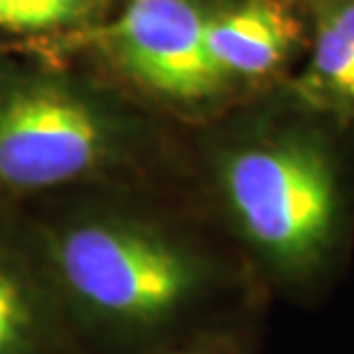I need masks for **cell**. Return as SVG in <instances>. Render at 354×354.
Masks as SVG:
<instances>
[{
  "label": "cell",
  "mask_w": 354,
  "mask_h": 354,
  "mask_svg": "<svg viewBox=\"0 0 354 354\" xmlns=\"http://www.w3.org/2000/svg\"><path fill=\"white\" fill-rule=\"evenodd\" d=\"M265 315L256 310L140 354H265Z\"/></svg>",
  "instance_id": "ba28073f"
},
{
  "label": "cell",
  "mask_w": 354,
  "mask_h": 354,
  "mask_svg": "<svg viewBox=\"0 0 354 354\" xmlns=\"http://www.w3.org/2000/svg\"><path fill=\"white\" fill-rule=\"evenodd\" d=\"M299 97L315 111L354 120V0H322L313 60Z\"/></svg>",
  "instance_id": "52a82bcc"
},
{
  "label": "cell",
  "mask_w": 354,
  "mask_h": 354,
  "mask_svg": "<svg viewBox=\"0 0 354 354\" xmlns=\"http://www.w3.org/2000/svg\"><path fill=\"white\" fill-rule=\"evenodd\" d=\"M21 221L86 354H140L272 304L212 218L109 194Z\"/></svg>",
  "instance_id": "6da1fadb"
},
{
  "label": "cell",
  "mask_w": 354,
  "mask_h": 354,
  "mask_svg": "<svg viewBox=\"0 0 354 354\" xmlns=\"http://www.w3.org/2000/svg\"><path fill=\"white\" fill-rule=\"evenodd\" d=\"M212 221L269 301L317 308L345 279L354 177L315 124H265L216 140L207 157Z\"/></svg>",
  "instance_id": "7a4b0ae2"
},
{
  "label": "cell",
  "mask_w": 354,
  "mask_h": 354,
  "mask_svg": "<svg viewBox=\"0 0 354 354\" xmlns=\"http://www.w3.org/2000/svg\"><path fill=\"white\" fill-rule=\"evenodd\" d=\"M207 17L194 0H131L111 28V44L140 88L201 104L225 86L207 51Z\"/></svg>",
  "instance_id": "277c9868"
},
{
  "label": "cell",
  "mask_w": 354,
  "mask_h": 354,
  "mask_svg": "<svg viewBox=\"0 0 354 354\" xmlns=\"http://www.w3.org/2000/svg\"><path fill=\"white\" fill-rule=\"evenodd\" d=\"M0 354H86L24 221L5 203H0Z\"/></svg>",
  "instance_id": "5b68a950"
},
{
  "label": "cell",
  "mask_w": 354,
  "mask_h": 354,
  "mask_svg": "<svg viewBox=\"0 0 354 354\" xmlns=\"http://www.w3.org/2000/svg\"><path fill=\"white\" fill-rule=\"evenodd\" d=\"M136 157L131 127L46 81L0 88V203L99 187Z\"/></svg>",
  "instance_id": "3957f363"
},
{
  "label": "cell",
  "mask_w": 354,
  "mask_h": 354,
  "mask_svg": "<svg viewBox=\"0 0 354 354\" xmlns=\"http://www.w3.org/2000/svg\"><path fill=\"white\" fill-rule=\"evenodd\" d=\"M90 0H0V28L48 30L86 17Z\"/></svg>",
  "instance_id": "9c48e42d"
},
{
  "label": "cell",
  "mask_w": 354,
  "mask_h": 354,
  "mask_svg": "<svg viewBox=\"0 0 354 354\" xmlns=\"http://www.w3.org/2000/svg\"><path fill=\"white\" fill-rule=\"evenodd\" d=\"M297 26L279 0H244L207 17V51L223 81L260 76L279 67L295 41Z\"/></svg>",
  "instance_id": "8992f818"
}]
</instances>
